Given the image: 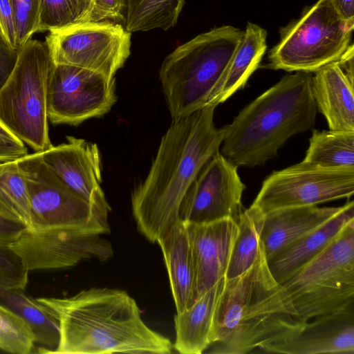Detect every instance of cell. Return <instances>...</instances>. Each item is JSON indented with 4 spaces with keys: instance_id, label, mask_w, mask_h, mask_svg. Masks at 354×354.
<instances>
[{
    "instance_id": "6da1fadb",
    "label": "cell",
    "mask_w": 354,
    "mask_h": 354,
    "mask_svg": "<svg viewBox=\"0 0 354 354\" xmlns=\"http://www.w3.org/2000/svg\"><path fill=\"white\" fill-rule=\"evenodd\" d=\"M206 106L172 123L162 136L145 179L133 190L131 207L139 231L157 241L180 218V207L205 163L219 151L224 127Z\"/></svg>"
},
{
    "instance_id": "7a4b0ae2",
    "label": "cell",
    "mask_w": 354,
    "mask_h": 354,
    "mask_svg": "<svg viewBox=\"0 0 354 354\" xmlns=\"http://www.w3.org/2000/svg\"><path fill=\"white\" fill-rule=\"evenodd\" d=\"M307 322L271 274L261 241L252 266L225 279L215 308L209 353H248L295 337Z\"/></svg>"
},
{
    "instance_id": "3957f363",
    "label": "cell",
    "mask_w": 354,
    "mask_h": 354,
    "mask_svg": "<svg viewBox=\"0 0 354 354\" xmlns=\"http://www.w3.org/2000/svg\"><path fill=\"white\" fill-rule=\"evenodd\" d=\"M37 299L59 321V342L52 353L171 352V341L144 323L136 301L125 291L93 288L70 297Z\"/></svg>"
},
{
    "instance_id": "277c9868",
    "label": "cell",
    "mask_w": 354,
    "mask_h": 354,
    "mask_svg": "<svg viewBox=\"0 0 354 354\" xmlns=\"http://www.w3.org/2000/svg\"><path fill=\"white\" fill-rule=\"evenodd\" d=\"M312 77L305 72L286 75L246 105L223 127L221 153L237 167L262 165L290 137L313 129L317 109Z\"/></svg>"
},
{
    "instance_id": "5b68a950",
    "label": "cell",
    "mask_w": 354,
    "mask_h": 354,
    "mask_svg": "<svg viewBox=\"0 0 354 354\" xmlns=\"http://www.w3.org/2000/svg\"><path fill=\"white\" fill-rule=\"evenodd\" d=\"M243 36L232 26L200 34L164 59L159 78L172 121L208 106Z\"/></svg>"
},
{
    "instance_id": "8992f818",
    "label": "cell",
    "mask_w": 354,
    "mask_h": 354,
    "mask_svg": "<svg viewBox=\"0 0 354 354\" xmlns=\"http://www.w3.org/2000/svg\"><path fill=\"white\" fill-rule=\"evenodd\" d=\"M54 66L47 44L30 39L0 89V120L36 152L53 146L48 132L47 88Z\"/></svg>"
},
{
    "instance_id": "52a82bcc",
    "label": "cell",
    "mask_w": 354,
    "mask_h": 354,
    "mask_svg": "<svg viewBox=\"0 0 354 354\" xmlns=\"http://www.w3.org/2000/svg\"><path fill=\"white\" fill-rule=\"evenodd\" d=\"M281 285L306 321L354 306V220Z\"/></svg>"
},
{
    "instance_id": "ba28073f",
    "label": "cell",
    "mask_w": 354,
    "mask_h": 354,
    "mask_svg": "<svg viewBox=\"0 0 354 354\" xmlns=\"http://www.w3.org/2000/svg\"><path fill=\"white\" fill-rule=\"evenodd\" d=\"M353 28L329 0H318L281 28L279 41L268 53L267 67L315 73L340 59L351 45Z\"/></svg>"
},
{
    "instance_id": "9c48e42d",
    "label": "cell",
    "mask_w": 354,
    "mask_h": 354,
    "mask_svg": "<svg viewBox=\"0 0 354 354\" xmlns=\"http://www.w3.org/2000/svg\"><path fill=\"white\" fill-rule=\"evenodd\" d=\"M17 165L29 196L30 223L27 229L69 227L100 235L110 232L109 221L46 165L41 152L18 159Z\"/></svg>"
},
{
    "instance_id": "30bf717a",
    "label": "cell",
    "mask_w": 354,
    "mask_h": 354,
    "mask_svg": "<svg viewBox=\"0 0 354 354\" xmlns=\"http://www.w3.org/2000/svg\"><path fill=\"white\" fill-rule=\"evenodd\" d=\"M54 64L76 66L115 79L131 53V32L113 22H82L49 31Z\"/></svg>"
},
{
    "instance_id": "8fae6325",
    "label": "cell",
    "mask_w": 354,
    "mask_h": 354,
    "mask_svg": "<svg viewBox=\"0 0 354 354\" xmlns=\"http://www.w3.org/2000/svg\"><path fill=\"white\" fill-rule=\"evenodd\" d=\"M353 193L354 167L326 168L301 161L269 175L252 205L267 213L349 198Z\"/></svg>"
},
{
    "instance_id": "7c38bea8",
    "label": "cell",
    "mask_w": 354,
    "mask_h": 354,
    "mask_svg": "<svg viewBox=\"0 0 354 354\" xmlns=\"http://www.w3.org/2000/svg\"><path fill=\"white\" fill-rule=\"evenodd\" d=\"M116 100L115 79L84 68L54 64L47 88L51 123L77 126L105 115Z\"/></svg>"
},
{
    "instance_id": "4fadbf2b",
    "label": "cell",
    "mask_w": 354,
    "mask_h": 354,
    "mask_svg": "<svg viewBox=\"0 0 354 354\" xmlns=\"http://www.w3.org/2000/svg\"><path fill=\"white\" fill-rule=\"evenodd\" d=\"M238 167L219 151L203 167L187 190L180 207V218L188 225L231 218L236 223L243 212L245 185Z\"/></svg>"
},
{
    "instance_id": "5bb4252c",
    "label": "cell",
    "mask_w": 354,
    "mask_h": 354,
    "mask_svg": "<svg viewBox=\"0 0 354 354\" xmlns=\"http://www.w3.org/2000/svg\"><path fill=\"white\" fill-rule=\"evenodd\" d=\"M28 270L65 268L82 261H105L113 254L111 243L100 234L69 227L26 228L10 243Z\"/></svg>"
},
{
    "instance_id": "9a60e30c",
    "label": "cell",
    "mask_w": 354,
    "mask_h": 354,
    "mask_svg": "<svg viewBox=\"0 0 354 354\" xmlns=\"http://www.w3.org/2000/svg\"><path fill=\"white\" fill-rule=\"evenodd\" d=\"M66 139L65 143L41 151L44 162L108 221L111 207L101 187V159L97 145L73 136Z\"/></svg>"
},
{
    "instance_id": "2e32d148",
    "label": "cell",
    "mask_w": 354,
    "mask_h": 354,
    "mask_svg": "<svg viewBox=\"0 0 354 354\" xmlns=\"http://www.w3.org/2000/svg\"><path fill=\"white\" fill-rule=\"evenodd\" d=\"M312 319L295 337L260 349L284 354L354 353V306Z\"/></svg>"
},
{
    "instance_id": "e0dca14e",
    "label": "cell",
    "mask_w": 354,
    "mask_h": 354,
    "mask_svg": "<svg viewBox=\"0 0 354 354\" xmlns=\"http://www.w3.org/2000/svg\"><path fill=\"white\" fill-rule=\"evenodd\" d=\"M188 226L195 266V301L225 277L239 227L231 218Z\"/></svg>"
},
{
    "instance_id": "ac0fdd59",
    "label": "cell",
    "mask_w": 354,
    "mask_h": 354,
    "mask_svg": "<svg viewBox=\"0 0 354 354\" xmlns=\"http://www.w3.org/2000/svg\"><path fill=\"white\" fill-rule=\"evenodd\" d=\"M352 220H354L353 201H348L338 213L326 223L286 246L267 260L273 277L282 284L324 250Z\"/></svg>"
},
{
    "instance_id": "d6986e66",
    "label": "cell",
    "mask_w": 354,
    "mask_h": 354,
    "mask_svg": "<svg viewBox=\"0 0 354 354\" xmlns=\"http://www.w3.org/2000/svg\"><path fill=\"white\" fill-rule=\"evenodd\" d=\"M342 207L310 205L285 207L264 213L260 239L267 260L326 223Z\"/></svg>"
},
{
    "instance_id": "ffe728a7",
    "label": "cell",
    "mask_w": 354,
    "mask_h": 354,
    "mask_svg": "<svg viewBox=\"0 0 354 354\" xmlns=\"http://www.w3.org/2000/svg\"><path fill=\"white\" fill-rule=\"evenodd\" d=\"M312 93L317 109L325 117L329 129L354 131L353 81L337 62L314 73Z\"/></svg>"
},
{
    "instance_id": "44dd1931",
    "label": "cell",
    "mask_w": 354,
    "mask_h": 354,
    "mask_svg": "<svg viewBox=\"0 0 354 354\" xmlns=\"http://www.w3.org/2000/svg\"><path fill=\"white\" fill-rule=\"evenodd\" d=\"M165 262L176 313L194 301L195 266L188 224L180 219L157 241Z\"/></svg>"
},
{
    "instance_id": "7402d4cb",
    "label": "cell",
    "mask_w": 354,
    "mask_h": 354,
    "mask_svg": "<svg viewBox=\"0 0 354 354\" xmlns=\"http://www.w3.org/2000/svg\"><path fill=\"white\" fill-rule=\"evenodd\" d=\"M225 277L198 297L174 317V348L183 354H201L212 344V324L216 305Z\"/></svg>"
},
{
    "instance_id": "603a6c76",
    "label": "cell",
    "mask_w": 354,
    "mask_h": 354,
    "mask_svg": "<svg viewBox=\"0 0 354 354\" xmlns=\"http://www.w3.org/2000/svg\"><path fill=\"white\" fill-rule=\"evenodd\" d=\"M267 32L257 24L248 22L242 40L219 84L212 95L208 106L224 102L243 88L259 66L267 48Z\"/></svg>"
},
{
    "instance_id": "cb8c5ba5",
    "label": "cell",
    "mask_w": 354,
    "mask_h": 354,
    "mask_svg": "<svg viewBox=\"0 0 354 354\" xmlns=\"http://www.w3.org/2000/svg\"><path fill=\"white\" fill-rule=\"evenodd\" d=\"M0 300L18 315L31 330L41 353H52L59 342V324L47 306L23 292V290L0 288Z\"/></svg>"
},
{
    "instance_id": "d4e9b609",
    "label": "cell",
    "mask_w": 354,
    "mask_h": 354,
    "mask_svg": "<svg viewBox=\"0 0 354 354\" xmlns=\"http://www.w3.org/2000/svg\"><path fill=\"white\" fill-rule=\"evenodd\" d=\"M263 220L264 213L252 205L241 213L237 222L238 232L232 244L225 273L226 279L243 273L255 261Z\"/></svg>"
},
{
    "instance_id": "484cf974",
    "label": "cell",
    "mask_w": 354,
    "mask_h": 354,
    "mask_svg": "<svg viewBox=\"0 0 354 354\" xmlns=\"http://www.w3.org/2000/svg\"><path fill=\"white\" fill-rule=\"evenodd\" d=\"M304 162L326 168L354 167V131H313Z\"/></svg>"
},
{
    "instance_id": "4316f807",
    "label": "cell",
    "mask_w": 354,
    "mask_h": 354,
    "mask_svg": "<svg viewBox=\"0 0 354 354\" xmlns=\"http://www.w3.org/2000/svg\"><path fill=\"white\" fill-rule=\"evenodd\" d=\"M185 0H127L124 27L129 32L167 30L178 21Z\"/></svg>"
},
{
    "instance_id": "83f0119b",
    "label": "cell",
    "mask_w": 354,
    "mask_h": 354,
    "mask_svg": "<svg viewBox=\"0 0 354 354\" xmlns=\"http://www.w3.org/2000/svg\"><path fill=\"white\" fill-rule=\"evenodd\" d=\"M0 208L7 215L30 225V201L27 187L17 160L0 163Z\"/></svg>"
},
{
    "instance_id": "f1b7e54d",
    "label": "cell",
    "mask_w": 354,
    "mask_h": 354,
    "mask_svg": "<svg viewBox=\"0 0 354 354\" xmlns=\"http://www.w3.org/2000/svg\"><path fill=\"white\" fill-rule=\"evenodd\" d=\"M37 32L51 31L82 23L88 10L87 0H39Z\"/></svg>"
},
{
    "instance_id": "f546056e",
    "label": "cell",
    "mask_w": 354,
    "mask_h": 354,
    "mask_svg": "<svg viewBox=\"0 0 354 354\" xmlns=\"http://www.w3.org/2000/svg\"><path fill=\"white\" fill-rule=\"evenodd\" d=\"M34 344L33 334L26 322L0 304V349L14 354H28Z\"/></svg>"
},
{
    "instance_id": "4dcf8cb0",
    "label": "cell",
    "mask_w": 354,
    "mask_h": 354,
    "mask_svg": "<svg viewBox=\"0 0 354 354\" xmlns=\"http://www.w3.org/2000/svg\"><path fill=\"white\" fill-rule=\"evenodd\" d=\"M28 270L10 244L0 243V288L24 290Z\"/></svg>"
},
{
    "instance_id": "1f68e13d",
    "label": "cell",
    "mask_w": 354,
    "mask_h": 354,
    "mask_svg": "<svg viewBox=\"0 0 354 354\" xmlns=\"http://www.w3.org/2000/svg\"><path fill=\"white\" fill-rule=\"evenodd\" d=\"M17 31V46L21 48L37 32L40 4L39 0H10Z\"/></svg>"
},
{
    "instance_id": "d6a6232c",
    "label": "cell",
    "mask_w": 354,
    "mask_h": 354,
    "mask_svg": "<svg viewBox=\"0 0 354 354\" xmlns=\"http://www.w3.org/2000/svg\"><path fill=\"white\" fill-rule=\"evenodd\" d=\"M88 10L83 22L124 21L127 0H87Z\"/></svg>"
},
{
    "instance_id": "836d02e7",
    "label": "cell",
    "mask_w": 354,
    "mask_h": 354,
    "mask_svg": "<svg viewBox=\"0 0 354 354\" xmlns=\"http://www.w3.org/2000/svg\"><path fill=\"white\" fill-rule=\"evenodd\" d=\"M0 38L12 48L17 46V31L10 0H0Z\"/></svg>"
},
{
    "instance_id": "e575fe53",
    "label": "cell",
    "mask_w": 354,
    "mask_h": 354,
    "mask_svg": "<svg viewBox=\"0 0 354 354\" xmlns=\"http://www.w3.org/2000/svg\"><path fill=\"white\" fill-rule=\"evenodd\" d=\"M19 48H14L0 40V89L12 74L19 57Z\"/></svg>"
},
{
    "instance_id": "d590c367",
    "label": "cell",
    "mask_w": 354,
    "mask_h": 354,
    "mask_svg": "<svg viewBox=\"0 0 354 354\" xmlns=\"http://www.w3.org/2000/svg\"><path fill=\"white\" fill-rule=\"evenodd\" d=\"M26 228L23 223L7 215L0 208V243H11Z\"/></svg>"
},
{
    "instance_id": "8d00e7d4",
    "label": "cell",
    "mask_w": 354,
    "mask_h": 354,
    "mask_svg": "<svg viewBox=\"0 0 354 354\" xmlns=\"http://www.w3.org/2000/svg\"><path fill=\"white\" fill-rule=\"evenodd\" d=\"M28 154L24 144H15L0 140V162L17 160Z\"/></svg>"
},
{
    "instance_id": "74e56055",
    "label": "cell",
    "mask_w": 354,
    "mask_h": 354,
    "mask_svg": "<svg viewBox=\"0 0 354 354\" xmlns=\"http://www.w3.org/2000/svg\"><path fill=\"white\" fill-rule=\"evenodd\" d=\"M340 17L354 28V0H329Z\"/></svg>"
},
{
    "instance_id": "f35d334b",
    "label": "cell",
    "mask_w": 354,
    "mask_h": 354,
    "mask_svg": "<svg viewBox=\"0 0 354 354\" xmlns=\"http://www.w3.org/2000/svg\"><path fill=\"white\" fill-rule=\"evenodd\" d=\"M0 140L15 143L22 145L24 144L15 135H14L10 129L4 124L0 120Z\"/></svg>"
},
{
    "instance_id": "ab89813d",
    "label": "cell",
    "mask_w": 354,
    "mask_h": 354,
    "mask_svg": "<svg viewBox=\"0 0 354 354\" xmlns=\"http://www.w3.org/2000/svg\"><path fill=\"white\" fill-rule=\"evenodd\" d=\"M0 40H1V38H0Z\"/></svg>"
}]
</instances>
